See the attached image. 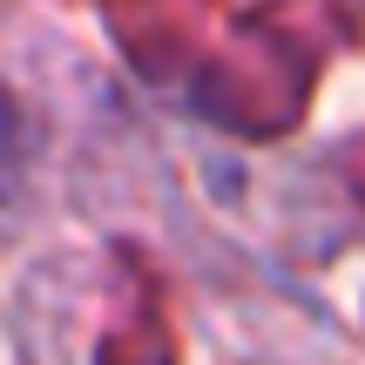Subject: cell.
Here are the masks:
<instances>
[{
  "label": "cell",
  "mask_w": 365,
  "mask_h": 365,
  "mask_svg": "<svg viewBox=\"0 0 365 365\" xmlns=\"http://www.w3.org/2000/svg\"><path fill=\"white\" fill-rule=\"evenodd\" d=\"M14 176H21V115H14V102L0 95V196L14 190Z\"/></svg>",
  "instance_id": "cell-1"
}]
</instances>
